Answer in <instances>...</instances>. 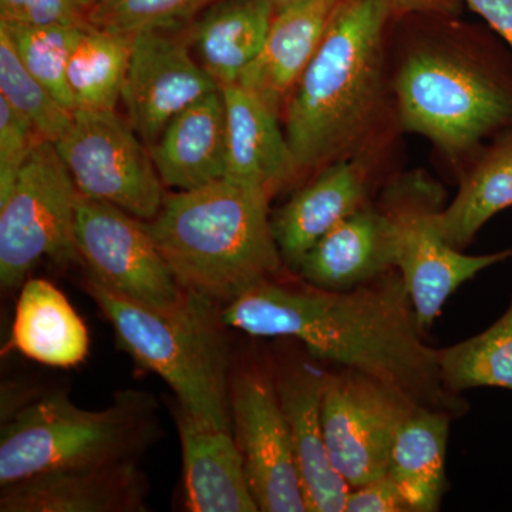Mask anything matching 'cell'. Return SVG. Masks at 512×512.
Instances as JSON below:
<instances>
[{
    "label": "cell",
    "mask_w": 512,
    "mask_h": 512,
    "mask_svg": "<svg viewBox=\"0 0 512 512\" xmlns=\"http://www.w3.org/2000/svg\"><path fill=\"white\" fill-rule=\"evenodd\" d=\"M43 140L36 127L0 97V201L8 197L23 165Z\"/></svg>",
    "instance_id": "obj_31"
},
{
    "label": "cell",
    "mask_w": 512,
    "mask_h": 512,
    "mask_svg": "<svg viewBox=\"0 0 512 512\" xmlns=\"http://www.w3.org/2000/svg\"><path fill=\"white\" fill-rule=\"evenodd\" d=\"M221 92L227 113L225 178L264 191L272 200L302 177L279 124L281 111L238 83Z\"/></svg>",
    "instance_id": "obj_17"
},
{
    "label": "cell",
    "mask_w": 512,
    "mask_h": 512,
    "mask_svg": "<svg viewBox=\"0 0 512 512\" xmlns=\"http://www.w3.org/2000/svg\"><path fill=\"white\" fill-rule=\"evenodd\" d=\"M393 13L407 15H453L457 9V0H392Z\"/></svg>",
    "instance_id": "obj_34"
},
{
    "label": "cell",
    "mask_w": 512,
    "mask_h": 512,
    "mask_svg": "<svg viewBox=\"0 0 512 512\" xmlns=\"http://www.w3.org/2000/svg\"><path fill=\"white\" fill-rule=\"evenodd\" d=\"M339 0H308L275 13L265 45L238 84L284 110L306 67L318 52Z\"/></svg>",
    "instance_id": "obj_21"
},
{
    "label": "cell",
    "mask_w": 512,
    "mask_h": 512,
    "mask_svg": "<svg viewBox=\"0 0 512 512\" xmlns=\"http://www.w3.org/2000/svg\"><path fill=\"white\" fill-rule=\"evenodd\" d=\"M308 2V0H269L272 8H274L275 13L282 12V10H286L292 8V6L301 5V3Z\"/></svg>",
    "instance_id": "obj_36"
},
{
    "label": "cell",
    "mask_w": 512,
    "mask_h": 512,
    "mask_svg": "<svg viewBox=\"0 0 512 512\" xmlns=\"http://www.w3.org/2000/svg\"><path fill=\"white\" fill-rule=\"evenodd\" d=\"M396 269L392 222L375 202L319 239L293 274L326 291H349Z\"/></svg>",
    "instance_id": "obj_19"
},
{
    "label": "cell",
    "mask_w": 512,
    "mask_h": 512,
    "mask_svg": "<svg viewBox=\"0 0 512 512\" xmlns=\"http://www.w3.org/2000/svg\"><path fill=\"white\" fill-rule=\"evenodd\" d=\"M229 412L259 511L308 512L271 353L242 357L232 365Z\"/></svg>",
    "instance_id": "obj_10"
},
{
    "label": "cell",
    "mask_w": 512,
    "mask_h": 512,
    "mask_svg": "<svg viewBox=\"0 0 512 512\" xmlns=\"http://www.w3.org/2000/svg\"><path fill=\"white\" fill-rule=\"evenodd\" d=\"M158 433V403L147 392H119L103 410L80 409L62 392L33 397L3 420L0 487L63 468L137 461Z\"/></svg>",
    "instance_id": "obj_6"
},
{
    "label": "cell",
    "mask_w": 512,
    "mask_h": 512,
    "mask_svg": "<svg viewBox=\"0 0 512 512\" xmlns=\"http://www.w3.org/2000/svg\"><path fill=\"white\" fill-rule=\"evenodd\" d=\"M0 488L2 512H146L150 493L137 461L63 468Z\"/></svg>",
    "instance_id": "obj_15"
},
{
    "label": "cell",
    "mask_w": 512,
    "mask_h": 512,
    "mask_svg": "<svg viewBox=\"0 0 512 512\" xmlns=\"http://www.w3.org/2000/svg\"><path fill=\"white\" fill-rule=\"evenodd\" d=\"M86 25L36 26L2 22L10 42L30 73L67 109L74 111L72 94L67 84V66L74 46Z\"/></svg>",
    "instance_id": "obj_28"
},
{
    "label": "cell",
    "mask_w": 512,
    "mask_h": 512,
    "mask_svg": "<svg viewBox=\"0 0 512 512\" xmlns=\"http://www.w3.org/2000/svg\"><path fill=\"white\" fill-rule=\"evenodd\" d=\"M10 346L42 365L72 369L86 360L90 339L60 289L46 279H26L16 303Z\"/></svg>",
    "instance_id": "obj_23"
},
{
    "label": "cell",
    "mask_w": 512,
    "mask_h": 512,
    "mask_svg": "<svg viewBox=\"0 0 512 512\" xmlns=\"http://www.w3.org/2000/svg\"><path fill=\"white\" fill-rule=\"evenodd\" d=\"M274 16L269 0H217L185 30L198 62L224 87L238 83L255 62Z\"/></svg>",
    "instance_id": "obj_22"
},
{
    "label": "cell",
    "mask_w": 512,
    "mask_h": 512,
    "mask_svg": "<svg viewBox=\"0 0 512 512\" xmlns=\"http://www.w3.org/2000/svg\"><path fill=\"white\" fill-rule=\"evenodd\" d=\"M133 35L89 25L74 46L67 84L74 110H116L126 83Z\"/></svg>",
    "instance_id": "obj_26"
},
{
    "label": "cell",
    "mask_w": 512,
    "mask_h": 512,
    "mask_svg": "<svg viewBox=\"0 0 512 512\" xmlns=\"http://www.w3.org/2000/svg\"><path fill=\"white\" fill-rule=\"evenodd\" d=\"M0 97L19 111L39 131L56 143L73 119L64 107L23 64L5 30L0 29Z\"/></svg>",
    "instance_id": "obj_29"
},
{
    "label": "cell",
    "mask_w": 512,
    "mask_h": 512,
    "mask_svg": "<svg viewBox=\"0 0 512 512\" xmlns=\"http://www.w3.org/2000/svg\"><path fill=\"white\" fill-rule=\"evenodd\" d=\"M372 184L365 157L343 158L318 171L272 215L276 244L289 271H296L330 229L373 202Z\"/></svg>",
    "instance_id": "obj_16"
},
{
    "label": "cell",
    "mask_w": 512,
    "mask_h": 512,
    "mask_svg": "<svg viewBox=\"0 0 512 512\" xmlns=\"http://www.w3.org/2000/svg\"><path fill=\"white\" fill-rule=\"evenodd\" d=\"M80 192L56 146L43 140L23 165L12 191L0 201V285L22 288L43 258L80 262L76 248Z\"/></svg>",
    "instance_id": "obj_8"
},
{
    "label": "cell",
    "mask_w": 512,
    "mask_h": 512,
    "mask_svg": "<svg viewBox=\"0 0 512 512\" xmlns=\"http://www.w3.org/2000/svg\"><path fill=\"white\" fill-rule=\"evenodd\" d=\"M269 353L308 512H345L350 487L333 466L323 433L326 366L291 338L276 339Z\"/></svg>",
    "instance_id": "obj_13"
},
{
    "label": "cell",
    "mask_w": 512,
    "mask_h": 512,
    "mask_svg": "<svg viewBox=\"0 0 512 512\" xmlns=\"http://www.w3.org/2000/svg\"><path fill=\"white\" fill-rule=\"evenodd\" d=\"M491 26L512 52V0H464Z\"/></svg>",
    "instance_id": "obj_33"
},
{
    "label": "cell",
    "mask_w": 512,
    "mask_h": 512,
    "mask_svg": "<svg viewBox=\"0 0 512 512\" xmlns=\"http://www.w3.org/2000/svg\"><path fill=\"white\" fill-rule=\"evenodd\" d=\"M74 237L86 274L110 291L158 311L184 301L187 291L158 251L146 222L109 202L80 195Z\"/></svg>",
    "instance_id": "obj_12"
},
{
    "label": "cell",
    "mask_w": 512,
    "mask_h": 512,
    "mask_svg": "<svg viewBox=\"0 0 512 512\" xmlns=\"http://www.w3.org/2000/svg\"><path fill=\"white\" fill-rule=\"evenodd\" d=\"M264 191L224 180L165 194L146 222L185 291L224 306L285 272Z\"/></svg>",
    "instance_id": "obj_3"
},
{
    "label": "cell",
    "mask_w": 512,
    "mask_h": 512,
    "mask_svg": "<svg viewBox=\"0 0 512 512\" xmlns=\"http://www.w3.org/2000/svg\"><path fill=\"white\" fill-rule=\"evenodd\" d=\"M417 407L365 373L326 366L323 433L330 460L350 488L386 474L397 431Z\"/></svg>",
    "instance_id": "obj_11"
},
{
    "label": "cell",
    "mask_w": 512,
    "mask_h": 512,
    "mask_svg": "<svg viewBox=\"0 0 512 512\" xmlns=\"http://www.w3.org/2000/svg\"><path fill=\"white\" fill-rule=\"evenodd\" d=\"M400 124L450 160L476 156L485 138L512 128V66L488 52L421 45L394 76Z\"/></svg>",
    "instance_id": "obj_5"
},
{
    "label": "cell",
    "mask_w": 512,
    "mask_h": 512,
    "mask_svg": "<svg viewBox=\"0 0 512 512\" xmlns=\"http://www.w3.org/2000/svg\"><path fill=\"white\" fill-rule=\"evenodd\" d=\"M220 89L192 52L187 30L134 33L121 101L127 120L147 147L178 113Z\"/></svg>",
    "instance_id": "obj_14"
},
{
    "label": "cell",
    "mask_w": 512,
    "mask_h": 512,
    "mask_svg": "<svg viewBox=\"0 0 512 512\" xmlns=\"http://www.w3.org/2000/svg\"><path fill=\"white\" fill-rule=\"evenodd\" d=\"M377 205L392 222L396 269L424 333L461 285L484 269L512 258V249L466 255L454 248L440 227L441 211L446 207L443 188L426 174H407L393 181L384 188Z\"/></svg>",
    "instance_id": "obj_7"
},
{
    "label": "cell",
    "mask_w": 512,
    "mask_h": 512,
    "mask_svg": "<svg viewBox=\"0 0 512 512\" xmlns=\"http://www.w3.org/2000/svg\"><path fill=\"white\" fill-rule=\"evenodd\" d=\"M97 0H82L84 9H86V12H89L90 8L96 3Z\"/></svg>",
    "instance_id": "obj_37"
},
{
    "label": "cell",
    "mask_w": 512,
    "mask_h": 512,
    "mask_svg": "<svg viewBox=\"0 0 512 512\" xmlns=\"http://www.w3.org/2000/svg\"><path fill=\"white\" fill-rule=\"evenodd\" d=\"M53 144L83 197L109 202L141 221L160 212L165 185L150 148L116 110H74Z\"/></svg>",
    "instance_id": "obj_9"
},
{
    "label": "cell",
    "mask_w": 512,
    "mask_h": 512,
    "mask_svg": "<svg viewBox=\"0 0 512 512\" xmlns=\"http://www.w3.org/2000/svg\"><path fill=\"white\" fill-rule=\"evenodd\" d=\"M345 512H412L392 478L384 476L350 488Z\"/></svg>",
    "instance_id": "obj_32"
},
{
    "label": "cell",
    "mask_w": 512,
    "mask_h": 512,
    "mask_svg": "<svg viewBox=\"0 0 512 512\" xmlns=\"http://www.w3.org/2000/svg\"><path fill=\"white\" fill-rule=\"evenodd\" d=\"M392 13V0H339L282 110L302 175L372 147L386 111L384 29Z\"/></svg>",
    "instance_id": "obj_2"
},
{
    "label": "cell",
    "mask_w": 512,
    "mask_h": 512,
    "mask_svg": "<svg viewBox=\"0 0 512 512\" xmlns=\"http://www.w3.org/2000/svg\"><path fill=\"white\" fill-rule=\"evenodd\" d=\"M32 0H0V20L13 22Z\"/></svg>",
    "instance_id": "obj_35"
},
{
    "label": "cell",
    "mask_w": 512,
    "mask_h": 512,
    "mask_svg": "<svg viewBox=\"0 0 512 512\" xmlns=\"http://www.w3.org/2000/svg\"><path fill=\"white\" fill-rule=\"evenodd\" d=\"M148 148L165 187L190 191L224 180L227 113L221 89L178 113Z\"/></svg>",
    "instance_id": "obj_20"
},
{
    "label": "cell",
    "mask_w": 512,
    "mask_h": 512,
    "mask_svg": "<svg viewBox=\"0 0 512 512\" xmlns=\"http://www.w3.org/2000/svg\"><path fill=\"white\" fill-rule=\"evenodd\" d=\"M441 380L451 393L477 387L512 392V301L501 318L484 332L439 349Z\"/></svg>",
    "instance_id": "obj_27"
},
{
    "label": "cell",
    "mask_w": 512,
    "mask_h": 512,
    "mask_svg": "<svg viewBox=\"0 0 512 512\" xmlns=\"http://www.w3.org/2000/svg\"><path fill=\"white\" fill-rule=\"evenodd\" d=\"M512 207V128L478 151L454 200L444 207L440 227L454 248L466 249L480 229Z\"/></svg>",
    "instance_id": "obj_25"
},
{
    "label": "cell",
    "mask_w": 512,
    "mask_h": 512,
    "mask_svg": "<svg viewBox=\"0 0 512 512\" xmlns=\"http://www.w3.org/2000/svg\"><path fill=\"white\" fill-rule=\"evenodd\" d=\"M175 424L183 450L185 507L190 512H258L232 430L177 403Z\"/></svg>",
    "instance_id": "obj_18"
},
{
    "label": "cell",
    "mask_w": 512,
    "mask_h": 512,
    "mask_svg": "<svg viewBox=\"0 0 512 512\" xmlns=\"http://www.w3.org/2000/svg\"><path fill=\"white\" fill-rule=\"evenodd\" d=\"M83 289L113 326L120 348L160 376L180 406L232 430L234 357L220 303L187 291L180 305L158 311L128 301L87 274Z\"/></svg>",
    "instance_id": "obj_4"
},
{
    "label": "cell",
    "mask_w": 512,
    "mask_h": 512,
    "mask_svg": "<svg viewBox=\"0 0 512 512\" xmlns=\"http://www.w3.org/2000/svg\"><path fill=\"white\" fill-rule=\"evenodd\" d=\"M453 416L417 407L397 431L386 474L412 512L441 510L448 490L446 458Z\"/></svg>",
    "instance_id": "obj_24"
},
{
    "label": "cell",
    "mask_w": 512,
    "mask_h": 512,
    "mask_svg": "<svg viewBox=\"0 0 512 512\" xmlns=\"http://www.w3.org/2000/svg\"><path fill=\"white\" fill-rule=\"evenodd\" d=\"M217 0H97L87 22L110 32L134 33L147 29L183 28Z\"/></svg>",
    "instance_id": "obj_30"
},
{
    "label": "cell",
    "mask_w": 512,
    "mask_h": 512,
    "mask_svg": "<svg viewBox=\"0 0 512 512\" xmlns=\"http://www.w3.org/2000/svg\"><path fill=\"white\" fill-rule=\"evenodd\" d=\"M229 329L291 338L328 365L379 380L423 407L466 416L470 403L441 380L439 349L424 340L397 269L349 291H326L286 269L222 306Z\"/></svg>",
    "instance_id": "obj_1"
}]
</instances>
